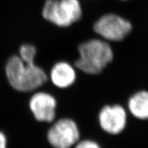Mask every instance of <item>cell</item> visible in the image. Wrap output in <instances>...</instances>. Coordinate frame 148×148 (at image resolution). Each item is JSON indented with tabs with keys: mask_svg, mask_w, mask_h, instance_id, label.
Wrapping results in <instances>:
<instances>
[{
	"mask_svg": "<svg viewBox=\"0 0 148 148\" xmlns=\"http://www.w3.org/2000/svg\"><path fill=\"white\" fill-rule=\"evenodd\" d=\"M42 16L59 27H69L82 17L78 0H47L42 10Z\"/></svg>",
	"mask_w": 148,
	"mask_h": 148,
	"instance_id": "obj_3",
	"label": "cell"
},
{
	"mask_svg": "<svg viewBox=\"0 0 148 148\" xmlns=\"http://www.w3.org/2000/svg\"><path fill=\"white\" fill-rule=\"evenodd\" d=\"M6 137L2 132H0V148H6Z\"/></svg>",
	"mask_w": 148,
	"mask_h": 148,
	"instance_id": "obj_12",
	"label": "cell"
},
{
	"mask_svg": "<svg viewBox=\"0 0 148 148\" xmlns=\"http://www.w3.org/2000/svg\"><path fill=\"white\" fill-rule=\"evenodd\" d=\"M79 58L75 66L88 75L100 73L113 60L114 53L108 42L103 39H90L79 45Z\"/></svg>",
	"mask_w": 148,
	"mask_h": 148,
	"instance_id": "obj_2",
	"label": "cell"
},
{
	"mask_svg": "<svg viewBox=\"0 0 148 148\" xmlns=\"http://www.w3.org/2000/svg\"><path fill=\"white\" fill-rule=\"evenodd\" d=\"M79 130L70 118H62L55 122L47 132V138L53 148H71L79 141Z\"/></svg>",
	"mask_w": 148,
	"mask_h": 148,
	"instance_id": "obj_5",
	"label": "cell"
},
{
	"mask_svg": "<svg viewBox=\"0 0 148 148\" xmlns=\"http://www.w3.org/2000/svg\"><path fill=\"white\" fill-rule=\"evenodd\" d=\"M74 148H101L97 142L93 140L85 139L78 141Z\"/></svg>",
	"mask_w": 148,
	"mask_h": 148,
	"instance_id": "obj_11",
	"label": "cell"
},
{
	"mask_svg": "<svg viewBox=\"0 0 148 148\" xmlns=\"http://www.w3.org/2000/svg\"><path fill=\"white\" fill-rule=\"evenodd\" d=\"M94 30L103 40L121 41L130 33L132 24L115 14H106L100 17L93 26Z\"/></svg>",
	"mask_w": 148,
	"mask_h": 148,
	"instance_id": "obj_4",
	"label": "cell"
},
{
	"mask_svg": "<svg viewBox=\"0 0 148 148\" xmlns=\"http://www.w3.org/2000/svg\"><path fill=\"white\" fill-rule=\"evenodd\" d=\"M127 118L125 109L119 104L103 106L98 115L101 128L112 135L119 134L124 130L127 125Z\"/></svg>",
	"mask_w": 148,
	"mask_h": 148,
	"instance_id": "obj_6",
	"label": "cell"
},
{
	"mask_svg": "<svg viewBox=\"0 0 148 148\" xmlns=\"http://www.w3.org/2000/svg\"><path fill=\"white\" fill-rule=\"evenodd\" d=\"M29 106L34 118L38 121L51 123L56 117L57 101L51 94L38 92L30 98Z\"/></svg>",
	"mask_w": 148,
	"mask_h": 148,
	"instance_id": "obj_7",
	"label": "cell"
},
{
	"mask_svg": "<svg viewBox=\"0 0 148 148\" xmlns=\"http://www.w3.org/2000/svg\"><path fill=\"white\" fill-rule=\"evenodd\" d=\"M76 71L73 66L65 61L56 63L50 71L53 84L60 88H66L73 85L76 80Z\"/></svg>",
	"mask_w": 148,
	"mask_h": 148,
	"instance_id": "obj_8",
	"label": "cell"
},
{
	"mask_svg": "<svg viewBox=\"0 0 148 148\" xmlns=\"http://www.w3.org/2000/svg\"><path fill=\"white\" fill-rule=\"evenodd\" d=\"M5 71L10 85L18 91H32L47 81V74L41 67L34 62H24L17 56L8 60Z\"/></svg>",
	"mask_w": 148,
	"mask_h": 148,
	"instance_id": "obj_1",
	"label": "cell"
},
{
	"mask_svg": "<svg viewBox=\"0 0 148 148\" xmlns=\"http://www.w3.org/2000/svg\"><path fill=\"white\" fill-rule=\"evenodd\" d=\"M36 54V49L31 44H24L20 47V58L25 62H34V58Z\"/></svg>",
	"mask_w": 148,
	"mask_h": 148,
	"instance_id": "obj_10",
	"label": "cell"
},
{
	"mask_svg": "<svg viewBox=\"0 0 148 148\" xmlns=\"http://www.w3.org/2000/svg\"><path fill=\"white\" fill-rule=\"evenodd\" d=\"M127 108L131 114L140 120L148 119V91L140 90L129 98Z\"/></svg>",
	"mask_w": 148,
	"mask_h": 148,
	"instance_id": "obj_9",
	"label": "cell"
}]
</instances>
